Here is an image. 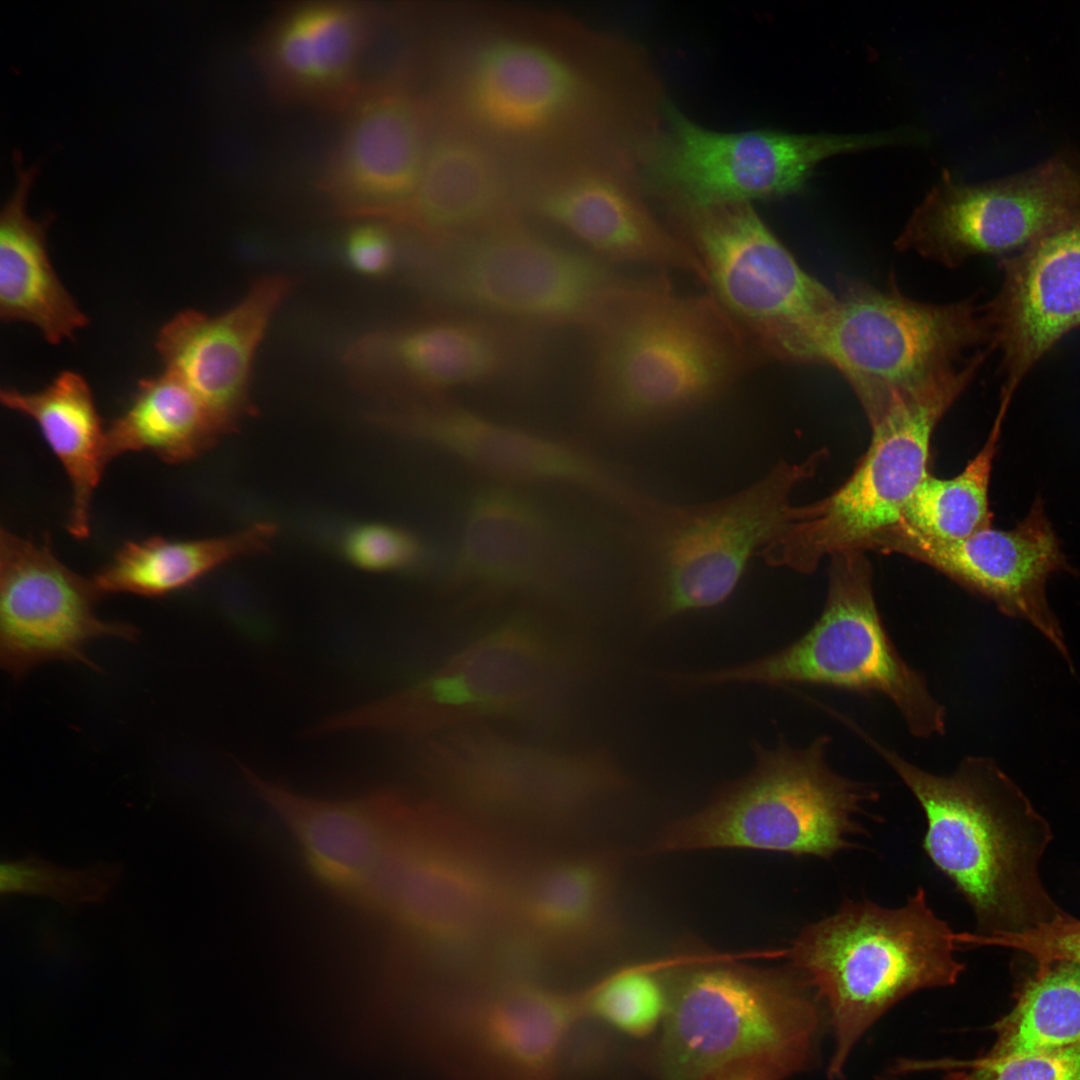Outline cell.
<instances>
[{"mask_svg": "<svg viewBox=\"0 0 1080 1080\" xmlns=\"http://www.w3.org/2000/svg\"><path fill=\"white\" fill-rule=\"evenodd\" d=\"M504 205L492 155L470 137L449 135L428 145L414 194L395 218L421 238L446 237L494 226Z\"/></svg>", "mask_w": 1080, "mask_h": 1080, "instance_id": "obj_32", "label": "cell"}, {"mask_svg": "<svg viewBox=\"0 0 1080 1080\" xmlns=\"http://www.w3.org/2000/svg\"><path fill=\"white\" fill-rule=\"evenodd\" d=\"M992 1030L995 1042L983 1054L992 1060L1080 1045V965L1058 962L1035 970Z\"/></svg>", "mask_w": 1080, "mask_h": 1080, "instance_id": "obj_36", "label": "cell"}, {"mask_svg": "<svg viewBox=\"0 0 1080 1080\" xmlns=\"http://www.w3.org/2000/svg\"><path fill=\"white\" fill-rule=\"evenodd\" d=\"M575 656L535 622L511 619L417 683L336 715L333 725L338 732L435 736L493 718L552 720L568 700Z\"/></svg>", "mask_w": 1080, "mask_h": 1080, "instance_id": "obj_6", "label": "cell"}, {"mask_svg": "<svg viewBox=\"0 0 1080 1080\" xmlns=\"http://www.w3.org/2000/svg\"><path fill=\"white\" fill-rule=\"evenodd\" d=\"M599 96L603 97L596 93L584 74L558 52L536 41L517 37L497 38L481 47L464 82V100L471 117L489 131L506 136L544 132L590 104H600L653 122L598 103Z\"/></svg>", "mask_w": 1080, "mask_h": 1080, "instance_id": "obj_30", "label": "cell"}, {"mask_svg": "<svg viewBox=\"0 0 1080 1080\" xmlns=\"http://www.w3.org/2000/svg\"><path fill=\"white\" fill-rule=\"evenodd\" d=\"M342 250L346 264L354 272L368 277L389 273L397 258L392 232L376 221L353 226L345 236Z\"/></svg>", "mask_w": 1080, "mask_h": 1080, "instance_id": "obj_43", "label": "cell"}, {"mask_svg": "<svg viewBox=\"0 0 1080 1080\" xmlns=\"http://www.w3.org/2000/svg\"><path fill=\"white\" fill-rule=\"evenodd\" d=\"M642 166L612 161L584 169L542 192L535 207L597 253L617 261L706 274L693 250L648 205Z\"/></svg>", "mask_w": 1080, "mask_h": 1080, "instance_id": "obj_29", "label": "cell"}, {"mask_svg": "<svg viewBox=\"0 0 1080 1080\" xmlns=\"http://www.w3.org/2000/svg\"><path fill=\"white\" fill-rule=\"evenodd\" d=\"M1004 418L997 412L984 446L958 475L939 479L928 474L897 525L939 540H959L991 527L988 490Z\"/></svg>", "mask_w": 1080, "mask_h": 1080, "instance_id": "obj_37", "label": "cell"}, {"mask_svg": "<svg viewBox=\"0 0 1080 1080\" xmlns=\"http://www.w3.org/2000/svg\"><path fill=\"white\" fill-rule=\"evenodd\" d=\"M590 328L594 404L621 430L706 404L752 360L748 336L713 295H679L664 278L621 281Z\"/></svg>", "mask_w": 1080, "mask_h": 1080, "instance_id": "obj_3", "label": "cell"}, {"mask_svg": "<svg viewBox=\"0 0 1080 1080\" xmlns=\"http://www.w3.org/2000/svg\"><path fill=\"white\" fill-rule=\"evenodd\" d=\"M864 550L902 554L925 563L992 601L1007 617L1027 621L1073 671L1063 631L1046 596L1049 577L1072 570L1041 497L1008 531L991 526L963 539L939 540L895 525L870 539Z\"/></svg>", "mask_w": 1080, "mask_h": 1080, "instance_id": "obj_18", "label": "cell"}, {"mask_svg": "<svg viewBox=\"0 0 1080 1080\" xmlns=\"http://www.w3.org/2000/svg\"><path fill=\"white\" fill-rule=\"evenodd\" d=\"M582 1019L579 990L489 977L434 988L412 1033L421 1054L454 1080H558L560 1053Z\"/></svg>", "mask_w": 1080, "mask_h": 1080, "instance_id": "obj_13", "label": "cell"}, {"mask_svg": "<svg viewBox=\"0 0 1080 1080\" xmlns=\"http://www.w3.org/2000/svg\"><path fill=\"white\" fill-rule=\"evenodd\" d=\"M102 596L89 580L65 566L49 545L5 529L0 535V656L3 668L21 677L51 660L89 663L85 648L101 637L134 640L137 630L102 620Z\"/></svg>", "mask_w": 1080, "mask_h": 1080, "instance_id": "obj_19", "label": "cell"}, {"mask_svg": "<svg viewBox=\"0 0 1080 1080\" xmlns=\"http://www.w3.org/2000/svg\"><path fill=\"white\" fill-rule=\"evenodd\" d=\"M1080 217V160L1058 154L983 183L947 171L914 209L895 246L954 268L968 259H1000Z\"/></svg>", "mask_w": 1080, "mask_h": 1080, "instance_id": "obj_17", "label": "cell"}, {"mask_svg": "<svg viewBox=\"0 0 1080 1080\" xmlns=\"http://www.w3.org/2000/svg\"><path fill=\"white\" fill-rule=\"evenodd\" d=\"M582 564L549 507L518 486L494 483L465 507L448 583L478 596L553 594L568 588Z\"/></svg>", "mask_w": 1080, "mask_h": 1080, "instance_id": "obj_20", "label": "cell"}, {"mask_svg": "<svg viewBox=\"0 0 1080 1080\" xmlns=\"http://www.w3.org/2000/svg\"><path fill=\"white\" fill-rule=\"evenodd\" d=\"M241 770L287 825L314 874L358 900L394 850L411 799L393 791L350 800L315 798L263 778L249 767Z\"/></svg>", "mask_w": 1080, "mask_h": 1080, "instance_id": "obj_28", "label": "cell"}, {"mask_svg": "<svg viewBox=\"0 0 1080 1080\" xmlns=\"http://www.w3.org/2000/svg\"><path fill=\"white\" fill-rule=\"evenodd\" d=\"M985 358L974 354L896 398L870 424V445L849 478L820 500L793 505L783 532L761 551L767 563L810 573L824 557L862 551L875 535L897 525L930 474L933 431Z\"/></svg>", "mask_w": 1080, "mask_h": 1080, "instance_id": "obj_9", "label": "cell"}, {"mask_svg": "<svg viewBox=\"0 0 1080 1080\" xmlns=\"http://www.w3.org/2000/svg\"><path fill=\"white\" fill-rule=\"evenodd\" d=\"M223 433L198 399L164 371L145 378L127 410L107 428V456L150 451L169 464L190 461Z\"/></svg>", "mask_w": 1080, "mask_h": 1080, "instance_id": "obj_35", "label": "cell"}, {"mask_svg": "<svg viewBox=\"0 0 1080 1080\" xmlns=\"http://www.w3.org/2000/svg\"><path fill=\"white\" fill-rule=\"evenodd\" d=\"M286 275H265L229 310L178 313L159 331L165 371L198 399L223 434L254 412L250 376L256 351L279 305L292 289Z\"/></svg>", "mask_w": 1080, "mask_h": 1080, "instance_id": "obj_26", "label": "cell"}, {"mask_svg": "<svg viewBox=\"0 0 1080 1080\" xmlns=\"http://www.w3.org/2000/svg\"><path fill=\"white\" fill-rule=\"evenodd\" d=\"M0 398L7 408L34 420L59 459L72 488L67 529L77 539L86 538L92 498L110 463L107 429L88 383L78 373L63 371L40 391L5 388Z\"/></svg>", "mask_w": 1080, "mask_h": 1080, "instance_id": "obj_33", "label": "cell"}, {"mask_svg": "<svg viewBox=\"0 0 1080 1080\" xmlns=\"http://www.w3.org/2000/svg\"><path fill=\"white\" fill-rule=\"evenodd\" d=\"M973 299L916 301L896 285L844 281L833 309L806 341L799 363L834 367L870 423L899 396L960 365L967 350L989 342Z\"/></svg>", "mask_w": 1080, "mask_h": 1080, "instance_id": "obj_11", "label": "cell"}, {"mask_svg": "<svg viewBox=\"0 0 1080 1080\" xmlns=\"http://www.w3.org/2000/svg\"><path fill=\"white\" fill-rule=\"evenodd\" d=\"M824 456L821 450L798 464L779 463L750 486L710 503H640L653 615L666 620L723 603L750 558L785 529L793 489Z\"/></svg>", "mask_w": 1080, "mask_h": 1080, "instance_id": "obj_14", "label": "cell"}, {"mask_svg": "<svg viewBox=\"0 0 1080 1080\" xmlns=\"http://www.w3.org/2000/svg\"><path fill=\"white\" fill-rule=\"evenodd\" d=\"M375 10L343 0L297 1L279 8L258 35L255 55L279 98L344 110L359 93L360 65Z\"/></svg>", "mask_w": 1080, "mask_h": 1080, "instance_id": "obj_27", "label": "cell"}, {"mask_svg": "<svg viewBox=\"0 0 1080 1080\" xmlns=\"http://www.w3.org/2000/svg\"><path fill=\"white\" fill-rule=\"evenodd\" d=\"M898 1075L918 1071L943 1072L941 1080H1080V1045L1068 1048L992 1060L983 1055L970 1060L899 1059ZM878 1080H901L885 1073Z\"/></svg>", "mask_w": 1080, "mask_h": 1080, "instance_id": "obj_40", "label": "cell"}, {"mask_svg": "<svg viewBox=\"0 0 1080 1080\" xmlns=\"http://www.w3.org/2000/svg\"><path fill=\"white\" fill-rule=\"evenodd\" d=\"M826 1012L791 966L708 963L683 973L669 990L657 1050L661 1080H706L749 1059H766L792 1076L815 1066Z\"/></svg>", "mask_w": 1080, "mask_h": 1080, "instance_id": "obj_5", "label": "cell"}, {"mask_svg": "<svg viewBox=\"0 0 1080 1080\" xmlns=\"http://www.w3.org/2000/svg\"><path fill=\"white\" fill-rule=\"evenodd\" d=\"M343 112L325 190L345 214L395 218L414 194L429 145L419 102L385 80L364 84Z\"/></svg>", "mask_w": 1080, "mask_h": 1080, "instance_id": "obj_23", "label": "cell"}, {"mask_svg": "<svg viewBox=\"0 0 1080 1080\" xmlns=\"http://www.w3.org/2000/svg\"><path fill=\"white\" fill-rule=\"evenodd\" d=\"M276 534L275 524L258 522L222 537L189 541L151 537L127 542L93 581L102 595L163 596L191 585L228 561L263 551Z\"/></svg>", "mask_w": 1080, "mask_h": 1080, "instance_id": "obj_34", "label": "cell"}, {"mask_svg": "<svg viewBox=\"0 0 1080 1080\" xmlns=\"http://www.w3.org/2000/svg\"><path fill=\"white\" fill-rule=\"evenodd\" d=\"M841 723L877 753L920 805L923 849L971 907L976 935L1024 932L1064 915L1040 876L1049 823L986 757L967 756L949 775L928 772L886 747L850 716Z\"/></svg>", "mask_w": 1080, "mask_h": 1080, "instance_id": "obj_1", "label": "cell"}, {"mask_svg": "<svg viewBox=\"0 0 1080 1080\" xmlns=\"http://www.w3.org/2000/svg\"><path fill=\"white\" fill-rule=\"evenodd\" d=\"M667 207L720 305L761 351L798 362L837 295L801 268L751 203Z\"/></svg>", "mask_w": 1080, "mask_h": 1080, "instance_id": "obj_15", "label": "cell"}, {"mask_svg": "<svg viewBox=\"0 0 1080 1080\" xmlns=\"http://www.w3.org/2000/svg\"><path fill=\"white\" fill-rule=\"evenodd\" d=\"M826 602L813 626L789 646L761 659L694 676L702 683L814 684L880 694L898 709L912 736L946 730V709L924 675L893 644L879 614L864 551L831 556Z\"/></svg>", "mask_w": 1080, "mask_h": 1080, "instance_id": "obj_12", "label": "cell"}, {"mask_svg": "<svg viewBox=\"0 0 1080 1080\" xmlns=\"http://www.w3.org/2000/svg\"><path fill=\"white\" fill-rule=\"evenodd\" d=\"M525 326L463 314L367 336L349 352L361 376L422 392L487 383L535 368L539 349Z\"/></svg>", "mask_w": 1080, "mask_h": 1080, "instance_id": "obj_21", "label": "cell"}, {"mask_svg": "<svg viewBox=\"0 0 1080 1080\" xmlns=\"http://www.w3.org/2000/svg\"><path fill=\"white\" fill-rule=\"evenodd\" d=\"M616 865V855L608 851L528 859L513 892L506 933L543 973L614 944Z\"/></svg>", "mask_w": 1080, "mask_h": 1080, "instance_id": "obj_22", "label": "cell"}, {"mask_svg": "<svg viewBox=\"0 0 1080 1080\" xmlns=\"http://www.w3.org/2000/svg\"><path fill=\"white\" fill-rule=\"evenodd\" d=\"M831 737L805 748L756 749V765L702 810L668 826L656 852L753 849L833 857L859 832L855 816L876 792L837 773L827 759Z\"/></svg>", "mask_w": 1080, "mask_h": 1080, "instance_id": "obj_7", "label": "cell"}, {"mask_svg": "<svg viewBox=\"0 0 1080 1080\" xmlns=\"http://www.w3.org/2000/svg\"><path fill=\"white\" fill-rule=\"evenodd\" d=\"M420 239L419 281L431 299L525 327L590 328L620 283L594 258L518 227Z\"/></svg>", "mask_w": 1080, "mask_h": 1080, "instance_id": "obj_8", "label": "cell"}, {"mask_svg": "<svg viewBox=\"0 0 1080 1080\" xmlns=\"http://www.w3.org/2000/svg\"><path fill=\"white\" fill-rule=\"evenodd\" d=\"M419 806L368 888L436 984L483 973L528 858L505 834L434 800Z\"/></svg>", "mask_w": 1080, "mask_h": 1080, "instance_id": "obj_2", "label": "cell"}, {"mask_svg": "<svg viewBox=\"0 0 1080 1080\" xmlns=\"http://www.w3.org/2000/svg\"><path fill=\"white\" fill-rule=\"evenodd\" d=\"M974 945L998 946L1022 952L1044 970L1058 962L1080 965V920L1065 913L1036 928L993 937L973 935Z\"/></svg>", "mask_w": 1080, "mask_h": 1080, "instance_id": "obj_42", "label": "cell"}, {"mask_svg": "<svg viewBox=\"0 0 1080 1080\" xmlns=\"http://www.w3.org/2000/svg\"><path fill=\"white\" fill-rule=\"evenodd\" d=\"M343 550L355 566L377 572L413 568L428 556L426 545L415 534L379 523L352 529L344 539Z\"/></svg>", "mask_w": 1080, "mask_h": 1080, "instance_id": "obj_41", "label": "cell"}, {"mask_svg": "<svg viewBox=\"0 0 1080 1080\" xmlns=\"http://www.w3.org/2000/svg\"><path fill=\"white\" fill-rule=\"evenodd\" d=\"M1003 281L984 307L989 342L1000 352V402L1065 335L1080 327V217L1000 259Z\"/></svg>", "mask_w": 1080, "mask_h": 1080, "instance_id": "obj_24", "label": "cell"}, {"mask_svg": "<svg viewBox=\"0 0 1080 1080\" xmlns=\"http://www.w3.org/2000/svg\"><path fill=\"white\" fill-rule=\"evenodd\" d=\"M15 182L0 215V316L27 322L51 344L74 336L88 319L58 278L46 248L50 217L35 220L27 200L39 168L14 152Z\"/></svg>", "mask_w": 1080, "mask_h": 1080, "instance_id": "obj_31", "label": "cell"}, {"mask_svg": "<svg viewBox=\"0 0 1080 1080\" xmlns=\"http://www.w3.org/2000/svg\"><path fill=\"white\" fill-rule=\"evenodd\" d=\"M124 874L123 865L99 862L83 869L60 866L36 853L0 865V894L49 898L71 911L105 902Z\"/></svg>", "mask_w": 1080, "mask_h": 1080, "instance_id": "obj_39", "label": "cell"}, {"mask_svg": "<svg viewBox=\"0 0 1080 1080\" xmlns=\"http://www.w3.org/2000/svg\"><path fill=\"white\" fill-rule=\"evenodd\" d=\"M907 143H912V135L906 130L720 132L666 105L662 129L645 158L642 176L648 192L665 204L751 203L799 192L814 168L829 157Z\"/></svg>", "mask_w": 1080, "mask_h": 1080, "instance_id": "obj_16", "label": "cell"}, {"mask_svg": "<svg viewBox=\"0 0 1080 1080\" xmlns=\"http://www.w3.org/2000/svg\"><path fill=\"white\" fill-rule=\"evenodd\" d=\"M418 770L438 801L502 833L568 832L620 783L599 753L549 749L483 724L432 736Z\"/></svg>", "mask_w": 1080, "mask_h": 1080, "instance_id": "obj_10", "label": "cell"}, {"mask_svg": "<svg viewBox=\"0 0 1080 1080\" xmlns=\"http://www.w3.org/2000/svg\"><path fill=\"white\" fill-rule=\"evenodd\" d=\"M397 424L495 483L565 485L619 504L632 503L630 490L606 464L566 440L498 423L440 400L412 407Z\"/></svg>", "mask_w": 1080, "mask_h": 1080, "instance_id": "obj_25", "label": "cell"}, {"mask_svg": "<svg viewBox=\"0 0 1080 1080\" xmlns=\"http://www.w3.org/2000/svg\"><path fill=\"white\" fill-rule=\"evenodd\" d=\"M792 1075L766 1059H749L732 1064L706 1080H786Z\"/></svg>", "mask_w": 1080, "mask_h": 1080, "instance_id": "obj_44", "label": "cell"}, {"mask_svg": "<svg viewBox=\"0 0 1080 1080\" xmlns=\"http://www.w3.org/2000/svg\"><path fill=\"white\" fill-rule=\"evenodd\" d=\"M960 942L922 887L897 908L846 901L800 931L787 955L826 1012L834 1041L828 1080L843 1078L861 1038L895 1005L958 981L965 969L955 956Z\"/></svg>", "mask_w": 1080, "mask_h": 1080, "instance_id": "obj_4", "label": "cell"}, {"mask_svg": "<svg viewBox=\"0 0 1080 1080\" xmlns=\"http://www.w3.org/2000/svg\"><path fill=\"white\" fill-rule=\"evenodd\" d=\"M579 992L583 1019L638 1038L662 1025L669 1001V990L652 965L615 971Z\"/></svg>", "mask_w": 1080, "mask_h": 1080, "instance_id": "obj_38", "label": "cell"}]
</instances>
